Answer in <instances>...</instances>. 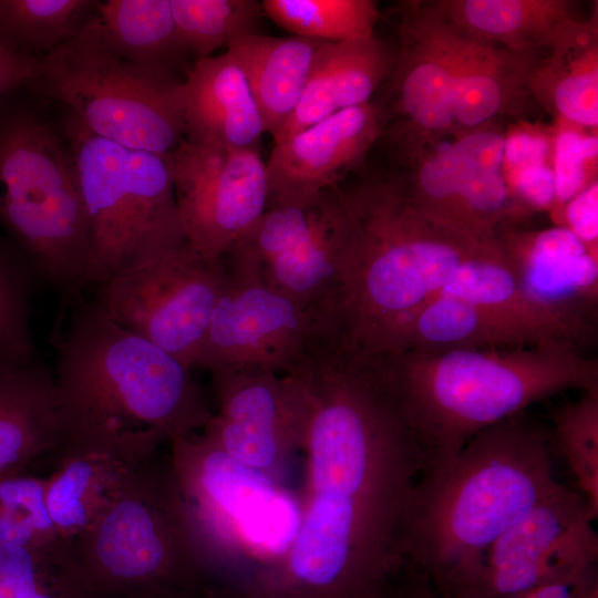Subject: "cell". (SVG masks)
Segmentation results:
<instances>
[{
    "label": "cell",
    "mask_w": 598,
    "mask_h": 598,
    "mask_svg": "<svg viewBox=\"0 0 598 598\" xmlns=\"http://www.w3.org/2000/svg\"><path fill=\"white\" fill-rule=\"evenodd\" d=\"M55 367L63 443L140 461L212 419L190 368L114 322L83 293L62 301Z\"/></svg>",
    "instance_id": "cell-1"
},
{
    "label": "cell",
    "mask_w": 598,
    "mask_h": 598,
    "mask_svg": "<svg viewBox=\"0 0 598 598\" xmlns=\"http://www.w3.org/2000/svg\"><path fill=\"white\" fill-rule=\"evenodd\" d=\"M0 598H93L75 544L45 547L0 544Z\"/></svg>",
    "instance_id": "cell-30"
},
{
    "label": "cell",
    "mask_w": 598,
    "mask_h": 598,
    "mask_svg": "<svg viewBox=\"0 0 598 598\" xmlns=\"http://www.w3.org/2000/svg\"><path fill=\"white\" fill-rule=\"evenodd\" d=\"M395 49L374 35L319 47L302 96L275 143L343 110L370 102L391 74Z\"/></svg>",
    "instance_id": "cell-21"
},
{
    "label": "cell",
    "mask_w": 598,
    "mask_h": 598,
    "mask_svg": "<svg viewBox=\"0 0 598 598\" xmlns=\"http://www.w3.org/2000/svg\"><path fill=\"white\" fill-rule=\"evenodd\" d=\"M553 435L592 515L598 516V389L551 414Z\"/></svg>",
    "instance_id": "cell-35"
},
{
    "label": "cell",
    "mask_w": 598,
    "mask_h": 598,
    "mask_svg": "<svg viewBox=\"0 0 598 598\" xmlns=\"http://www.w3.org/2000/svg\"><path fill=\"white\" fill-rule=\"evenodd\" d=\"M100 1L0 0V43L14 54L41 59L72 39Z\"/></svg>",
    "instance_id": "cell-31"
},
{
    "label": "cell",
    "mask_w": 598,
    "mask_h": 598,
    "mask_svg": "<svg viewBox=\"0 0 598 598\" xmlns=\"http://www.w3.org/2000/svg\"><path fill=\"white\" fill-rule=\"evenodd\" d=\"M458 31L534 59L576 21L566 0H444L429 4Z\"/></svg>",
    "instance_id": "cell-25"
},
{
    "label": "cell",
    "mask_w": 598,
    "mask_h": 598,
    "mask_svg": "<svg viewBox=\"0 0 598 598\" xmlns=\"http://www.w3.org/2000/svg\"><path fill=\"white\" fill-rule=\"evenodd\" d=\"M403 584L395 594L384 598H441L429 578L411 561L404 565Z\"/></svg>",
    "instance_id": "cell-42"
},
{
    "label": "cell",
    "mask_w": 598,
    "mask_h": 598,
    "mask_svg": "<svg viewBox=\"0 0 598 598\" xmlns=\"http://www.w3.org/2000/svg\"><path fill=\"white\" fill-rule=\"evenodd\" d=\"M505 262L525 297L585 347L596 336L598 254L565 227L502 236Z\"/></svg>",
    "instance_id": "cell-15"
},
{
    "label": "cell",
    "mask_w": 598,
    "mask_h": 598,
    "mask_svg": "<svg viewBox=\"0 0 598 598\" xmlns=\"http://www.w3.org/2000/svg\"><path fill=\"white\" fill-rule=\"evenodd\" d=\"M47 482L25 471L0 476V544L45 547L65 540L49 515Z\"/></svg>",
    "instance_id": "cell-36"
},
{
    "label": "cell",
    "mask_w": 598,
    "mask_h": 598,
    "mask_svg": "<svg viewBox=\"0 0 598 598\" xmlns=\"http://www.w3.org/2000/svg\"><path fill=\"white\" fill-rule=\"evenodd\" d=\"M168 157L187 243L206 258H224L267 208V167L258 148L184 138Z\"/></svg>",
    "instance_id": "cell-13"
},
{
    "label": "cell",
    "mask_w": 598,
    "mask_h": 598,
    "mask_svg": "<svg viewBox=\"0 0 598 598\" xmlns=\"http://www.w3.org/2000/svg\"><path fill=\"white\" fill-rule=\"evenodd\" d=\"M382 109L371 102L343 110L275 143L266 163L267 207L303 205L339 186L382 136Z\"/></svg>",
    "instance_id": "cell-16"
},
{
    "label": "cell",
    "mask_w": 598,
    "mask_h": 598,
    "mask_svg": "<svg viewBox=\"0 0 598 598\" xmlns=\"http://www.w3.org/2000/svg\"><path fill=\"white\" fill-rule=\"evenodd\" d=\"M598 580L597 566L548 581L508 598H580L582 592Z\"/></svg>",
    "instance_id": "cell-41"
},
{
    "label": "cell",
    "mask_w": 598,
    "mask_h": 598,
    "mask_svg": "<svg viewBox=\"0 0 598 598\" xmlns=\"http://www.w3.org/2000/svg\"><path fill=\"white\" fill-rule=\"evenodd\" d=\"M551 435L522 413L424 467L405 527V554L441 598H467L493 543L559 482Z\"/></svg>",
    "instance_id": "cell-3"
},
{
    "label": "cell",
    "mask_w": 598,
    "mask_h": 598,
    "mask_svg": "<svg viewBox=\"0 0 598 598\" xmlns=\"http://www.w3.org/2000/svg\"><path fill=\"white\" fill-rule=\"evenodd\" d=\"M179 38L194 62L247 34L258 33L261 3L254 0H169Z\"/></svg>",
    "instance_id": "cell-34"
},
{
    "label": "cell",
    "mask_w": 598,
    "mask_h": 598,
    "mask_svg": "<svg viewBox=\"0 0 598 598\" xmlns=\"http://www.w3.org/2000/svg\"><path fill=\"white\" fill-rule=\"evenodd\" d=\"M93 598L176 589L195 555L175 473L154 454L137 462L94 526L75 543Z\"/></svg>",
    "instance_id": "cell-8"
},
{
    "label": "cell",
    "mask_w": 598,
    "mask_h": 598,
    "mask_svg": "<svg viewBox=\"0 0 598 598\" xmlns=\"http://www.w3.org/2000/svg\"><path fill=\"white\" fill-rule=\"evenodd\" d=\"M556 342L506 316L440 293L401 326L385 353L507 349Z\"/></svg>",
    "instance_id": "cell-22"
},
{
    "label": "cell",
    "mask_w": 598,
    "mask_h": 598,
    "mask_svg": "<svg viewBox=\"0 0 598 598\" xmlns=\"http://www.w3.org/2000/svg\"><path fill=\"white\" fill-rule=\"evenodd\" d=\"M597 23L574 21L555 39L549 59L535 65L528 83L540 102L579 127L598 124Z\"/></svg>",
    "instance_id": "cell-27"
},
{
    "label": "cell",
    "mask_w": 598,
    "mask_h": 598,
    "mask_svg": "<svg viewBox=\"0 0 598 598\" xmlns=\"http://www.w3.org/2000/svg\"><path fill=\"white\" fill-rule=\"evenodd\" d=\"M339 186L303 205L267 207L224 257L249 277L329 322L340 274Z\"/></svg>",
    "instance_id": "cell-11"
},
{
    "label": "cell",
    "mask_w": 598,
    "mask_h": 598,
    "mask_svg": "<svg viewBox=\"0 0 598 598\" xmlns=\"http://www.w3.org/2000/svg\"><path fill=\"white\" fill-rule=\"evenodd\" d=\"M381 354L425 466L456 455L477 433L535 402L598 389V361L560 343Z\"/></svg>",
    "instance_id": "cell-4"
},
{
    "label": "cell",
    "mask_w": 598,
    "mask_h": 598,
    "mask_svg": "<svg viewBox=\"0 0 598 598\" xmlns=\"http://www.w3.org/2000/svg\"><path fill=\"white\" fill-rule=\"evenodd\" d=\"M441 293L506 316L553 342L581 350L576 337L560 322L530 302L508 269L504 254L465 261Z\"/></svg>",
    "instance_id": "cell-29"
},
{
    "label": "cell",
    "mask_w": 598,
    "mask_h": 598,
    "mask_svg": "<svg viewBox=\"0 0 598 598\" xmlns=\"http://www.w3.org/2000/svg\"><path fill=\"white\" fill-rule=\"evenodd\" d=\"M341 259L331 330L369 353H385L401 326L441 293L465 261L502 254L483 237L425 212L388 173L339 189Z\"/></svg>",
    "instance_id": "cell-2"
},
{
    "label": "cell",
    "mask_w": 598,
    "mask_h": 598,
    "mask_svg": "<svg viewBox=\"0 0 598 598\" xmlns=\"http://www.w3.org/2000/svg\"><path fill=\"white\" fill-rule=\"evenodd\" d=\"M63 439L52 370L35 360L0 374V476L56 453Z\"/></svg>",
    "instance_id": "cell-23"
},
{
    "label": "cell",
    "mask_w": 598,
    "mask_h": 598,
    "mask_svg": "<svg viewBox=\"0 0 598 598\" xmlns=\"http://www.w3.org/2000/svg\"><path fill=\"white\" fill-rule=\"evenodd\" d=\"M0 225L62 301L81 295L89 227L72 151L31 111L0 102Z\"/></svg>",
    "instance_id": "cell-5"
},
{
    "label": "cell",
    "mask_w": 598,
    "mask_h": 598,
    "mask_svg": "<svg viewBox=\"0 0 598 598\" xmlns=\"http://www.w3.org/2000/svg\"><path fill=\"white\" fill-rule=\"evenodd\" d=\"M130 598H188L176 589H165L158 591L146 592Z\"/></svg>",
    "instance_id": "cell-43"
},
{
    "label": "cell",
    "mask_w": 598,
    "mask_h": 598,
    "mask_svg": "<svg viewBox=\"0 0 598 598\" xmlns=\"http://www.w3.org/2000/svg\"><path fill=\"white\" fill-rule=\"evenodd\" d=\"M556 226L565 227L591 251L598 254V183L592 182L553 216Z\"/></svg>",
    "instance_id": "cell-39"
},
{
    "label": "cell",
    "mask_w": 598,
    "mask_h": 598,
    "mask_svg": "<svg viewBox=\"0 0 598 598\" xmlns=\"http://www.w3.org/2000/svg\"><path fill=\"white\" fill-rule=\"evenodd\" d=\"M596 519L585 498L559 483L493 543L467 598H508L597 566Z\"/></svg>",
    "instance_id": "cell-14"
},
{
    "label": "cell",
    "mask_w": 598,
    "mask_h": 598,
    "mask_svg": "<svg viewBox=\"0 0 598 598\" xmlns=\"http://www.w3.org/2000/svg\"><path fill=\"white\" fill-rule=\"evenodd\" d=\"M225 282L224 258H206L186 241L95 286L93 300L114 322L193 369Z\"/></svg>",
    "instance_id": "cell-10"
},
{
    "label": "cell",
    "mask_w": 598,
    "mask_h": 598,
    "mask_svg": "<svg viewBox=\"0 0 598 598\" xmlns=\"http://www.w3.org/2000/svg\"><path fill=\"white\" fill-rule=\"evenodd\" d=\"M580 598H598V580L594 581L580 596Z\"/></svg>",
    "instance_id": "cell-44"
},
{
    "label": "cell",
    "mask_w": 598,
    "mask_h": 598,
    "mask_svg": "<svg viewBox=\"0 0 598 598\" xmlns=\"http://www.w3.org/2000/svg\"><path fill=\"white\" fill-rule=\"evenodd\" d=\"M416 6L451 73L454 136L489 124L528 89L535 59L472 38L429 4Z\"/></svg>",
    "instance_id": "cell-18"
},
{
    "label": "cell",
    "mask_w": 598,
    "mask_h": 598,
    "mask_svg": "<svg viewBox=\"0 0 598 598\" xmlns=\"http://www.w3.org/2000/svg\"><path fill=\"white\" fill-rule=\"evenodd\" d=\"M504 138L487 124L434 150L391 140L389 173L425 212L472 234L499 237L528 216L504 177Z\"/></svg>",
    "instance_id": "cell-9"
},
{
    "label": "cell",
    "mask_w": 598,
    "mask_h": 598,
    "mask_svg": "<svg viewBox=\"0 0 598 598\" xmlns=\"http://www.w3.org/2000/svg\"><path fill=\"white\" fill-rule=\"evenodd\" d=\"M87 218L85 287L146 265L185 244L168 155L127 150L65 121Z\"/></svg>",
    "instance_id": "cell-6"
},
{
    "label": "cell",
    "mask_w": 598,
    "mask_h": 598,
    "mask_svg": "<svg viewBox=\"0 0 598 598\" xmlns=\"http://www.w3.org/2000/svg\"><path fill=\"white\" fill-rule=\"evenodd\" d=\"M399 39L393 69L384 84H391L394 111L403 122L391 133L422 144L454 135L451 73L416 2L402 4Z\"/></svg>",
    "instance_id": "cell-19"
},
{
    "label": "cell",
    "mask_w": 598,
    "mask_h": 598,
    "mask_svg": "<svg viewBox=\"0 0 598 598\" xmlns=\"http://www.w3.org/2000/svg\"><path fill=\"white\" fill-rule=\"evenodd\" d=\"M39 62L40 59L14 54L0 43V102L34 80Z\"/></svg>",
    "instance_id": "cell-40"
},
{
    "label": "cell",
    "mask_w": 598,
    "mask_h": 598,
    "mask_svg": "<svg viewBox=\"0 0 598 598\" xmlns=\"http://www.w3.org/2000/svg\"><path fill=\"white\" fill-rule=\"evenodd\" d=\"M326 329L317 311L226 267L195 368L290 374Z\"/></svg>",
    "instance_id": "cell-12"
},
{
    "label": "cell",
    "mask_w": 598,
    "mask_h": 598,
    "mask_svg": "<svg viewBox=\"0 0 598 598\" xmlns=\"http://www.w3.org/2000/svg\"><path fill=\"white\" fill-rule=\"evenodd\" d=\"M220 414L206 437L240 463L262 470L272 464L283 439L305 431L308 398L297 374L212 372Z\"/></svg>",
    "instance_id": "cell-17"
},
{
    "label": "cell",
    "mask_w": 598,
    "mask_h": 598,
    "mask_svg": "<svg viewBox=\"0 0 598 598\" xmlns=\"http://www.w3.org/2000/svg\"><path fill=\"white\" fill-rule=\"evenodd\" d=\"M322 42L297 35L276 38L252 33L227 48L241 66L266 132L274 138L295 112Z\"/></svg>",
    "instance_id": "cell-26"
},
{
    "label": "cell",
    "mask_w": 598,
    "mask_h": 598,
    "mask_svg": "<svg viewBox=\"0 0 598 598\" xmlns=\"http://www.w3.org/2000/svg\"><path fill=\"white\" fill-rule=\"evenodd\" d=\"M93 20L127 61L185 80L193 63L176 30L169 0L100 1Z\"/></svg>",
    "instance_id": "cell-28"
},
{
    "label": "cell",
    "mask_w": 598,
    "mask_h": 598,
    "mask_svg": "<svg viewBox=\"0 0 598 598\" xmlns=\"http://www.w3.org/2000/svg\"><path fill=\"white\" fill-rule=\"evenodd\" d=\"M554 140L538 128L515 127L505 134L504 176L528 166L553 164Z\"/></svg>",
    "instance_id": "cell-38"
},
{
    "label": "cell",
    "mask_w": 598,
    "mask_h": 598,
    "mask_svg": "<svg viewBox=\"0 0 598 598\" xmlns=\"http://www.w3.org/2000/svg\"><path fill=\"white\" fill-rule=\"evenodd\" d=\"M262 13L297 37L342 42L374 35L380 18L372 0H265Z\"/></svg>",
    "instance_id": "cell-33"
},
{
    "label": "cell",
    "mask_w": 598,
    "mask_h": 598,
    "mask_svg": "<svg viewBox=\"0 0 598 598\" xmlns=\"http://www.w3.org/2000/svg\"><path fill=\"white\" fill-rule=\"evenodd\" d=\"M56 453L60 463L48 476L45 502L59 536L75 543L99 520L140 461L81 445H62Z\"/></svg>",
    "instance_id": "cell-24"
},
{
    "label": "cell",
    "mask_w": 598,
    "mask_h": 598,
    "mask_svg": "<svg viewBox=\"0 0 598 598\" xmlns=\"http://www.w3.org/2000/svg\"><path fill=\"white\" fill-rule=\"evenodd\" d=\"M185 140L258 148L266 126L247 78L227 51L195 61L184 81Z\"/></svg>",
    "instance_id": "cell-20"
},
{
    "label": "cell",
    "mask_w": 598,
    "mask_h": 598,
    "mask_svg": "<svg viewBox=\"0 0 598 598\" xmlns=\"http://www.w3.org/2000/svg\"><path fill=\"white\" fill-rule=\"evenodd\" d=\"M559 127L554 138L553 171L556 186V204L551 216L579 192L590 185L598 155V138L574 124Z\"/></svg>",
    "instance_id": "cell-37"
},
{
    "label": "cell",
    "mask_w": 598,
    "mask_h": 598,
    "mask_svg": "<svg viewBox=\"0 0 598 598\" xmlns=\"http://www.w3.org/2000/svg\"><path fill=\"white\" fill-rule=\"evenodd\" d=\"M39 282L20 248L11 239L0 238V374L35 361L31 309Z\"/></svg>",
    "instance_id": "cell-32"
},
{
    "label": "cell",
    "mask_w": 598,
    "mask_h": 598,
    "mask_svg": "<svg viewBox=\"0 0 598 598\" xmlns=\"http://www.w3.org/2000/svg\"><path fill=\"white\" fill-rule=\"evenodd\" d=\"M184 81L121 56L92 16L72 39L40 59L27 89L68 105L100 137L169 155L185 138Z\"/></svg>",
    "instance_id": "cell-7"
}]
</instances>
